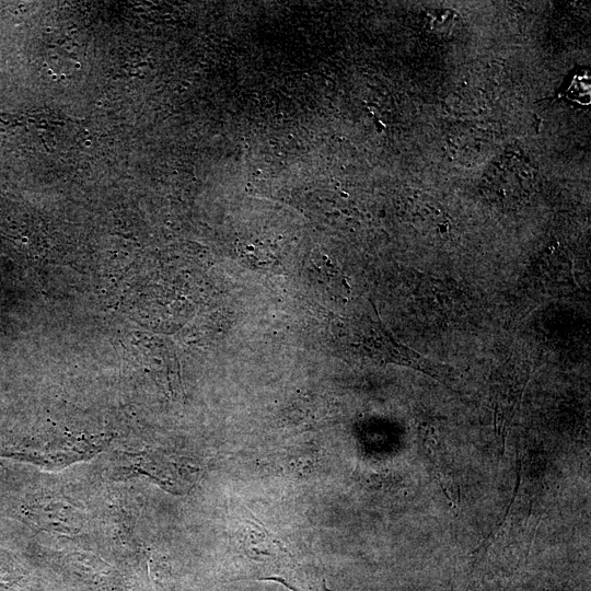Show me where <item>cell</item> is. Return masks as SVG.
Returning <instances> with one entry per match:
<instances>
[{
	"label": "cell",
	"mask_w": 591,
	"mask_h": 591,
	"mask_svg": "<svg viewBox=\"0 0 591 591\" xmlns=\"http://www.w3.org/2000/svg\"><path fill=\"white\" fill-rule=\"evenodd\" d=\"M15 570L8 560L0 559V587H4L14 582Z\"/></svg>",
	"instance_id": "obj_2"
},
{
	"label": "cell",
	"mask_w": 591,
	"mask_h": 591,
	"mask_svg": "<svg viewBox=\"0 0 591 591\" xmlns=\"http://www.w3.org/2000/svg\"><path fill=\"white\" fill-rule=\"evenodd\" d=\"M426 454L431 462V465L437 474V478L448 496L454 505L459 500V486L455 483L450 465L448 464L445 457L442 455V452L433 450L430 444L425 445Z\"/></svg>",
	"instance_id": "obj_1"
}]
</instances>
